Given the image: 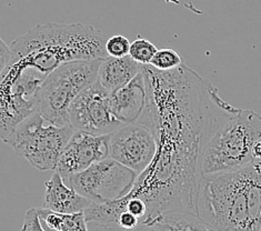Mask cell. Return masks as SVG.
I'll return each instance as SVG.
<instances>
[{
  "label": "cell",
  "instance_id": "6da1fadb",
  "mask_svg": "<svg viewBox=\"0 0 261 231\" xmlns=\"http://www.w3.org/2000/svg\"><path fill=\"white\" fill-rule=\"evenodd\" d=\"M146 106L138 121L156 140V153L128 193L147 206L145 223L170 212L196 215L201 157L209 140L240 109L182 64L169 71L142 65Z\"/></svg>",
  "mask_w": 261,
  "mask_h": 231
},
{
  "label": "cell",
  "instance_id": "7a4b0ae2",
  "mask_svg": "<svg viewBox=\"0 0 261 231\" xmlns=\"http://www.w3.org/2000/svg\"><path fill=\"white\" fill-rule=\"evenodd\" d=\"M196 215L216 231H261V159L201 176Z\"/></svg>",
  "mask_w": 261,
  "mask_h": 231
},
{
  "label": "cell",
  "instance_id": "3957f363",
  "mask_svg": "<svg viewBox=\"0 0 261 231\" xmlns=\"http://www.w3.org/2000/svg\"><path fill=\"white\" fill-rule=\"evenodd\" d=\"M107 40L100 29L80 22L37 24L12 41L9 66L46 78L66 62L106 58Z\"/></svg>",
  "mask_w": 261,
  "mask_h": 231
},
{
  "label": "cell",
  "instance_id": "277c9868",
  "mask_svg": "<svg viewBox=\"0 0 261 231\" xmlns=\"http://www.w3.org/2000/svg\"><path fill=\"white\" fill-rule=\"evenodd\" d=\"M261 139V116L241 110L209 140L201 157V176L237 170L254 160L253 146Z\"/></svg>",
  "mask_w": 261,
  "mask_h": 231
},
{
  "label": "cell",
  "instance_id": "5b68a950",
  "mask_svg": "<svg viewBox=\"0 0 261 231\" xmlns=\"http://www.w3.org/2000/svg\"><path fill=\"white\" fill-rule=\"evenodd\" d=\"M101 60H76L56 68L43 79L37 92V111L49 122L69 126L70 106L96 83Z\"/></svg>",
  "mask_w": 261,
  "mask_h": 231
},
{
  "label": "cell",
  "instance_id": "8992f818",
  "mask_svg": "<svg viewBox=\"0 0 261 231\" xmlns=\"http://www.w3.org/2000/svg\"><path fill=\"white\" fill-rule=\"evenodd\" d=\"M73 131L70 124L58 126L35 111L16 128L7 143L36 169L55 170Z\"/></svg>",
  "mask_w": 261,
  "mask_h": 231
},
{
  "label": "cell",
  "instance_id": "52a82bcc",
  "mask_svg": "<svg viewBox=\"0 0 261 231\" xmlns=\"http://www.w3.org/2000/svg\"><path fill=\"white\" fill-rule=\"evenodd\" d=\"M43 79L33 70L8 66L0 74V139L7 143L16 128L37 111V92Z\"/></svg>",
  "mask_w": 261,
  "mask_h": 231
},
{
  "label": "cell",
  "instance_id": "ba28073f",
  "mask_svg": "<svg viewBox=\"0 0 261 231\" xmlns=\"http://www.w3.org/2000/svg\"><path fill=\"white\" fill-rule=\"evenodd\" d=\"M138 176L136 171L120 162L106 158L82 172L72 174L68 186L91 202L103 203L128 195Z\"/></svg>",
  "mask_w": 261,
  "mask_h": 231
},
{
  "label": "cell",
  "instance_id": "9c48e42d",
  "mask_svg": "<svg viewBox=\"0 0 261 231\" xmlns=\"http://www.w3.org/2000/svg\"><path fill=\"white\" fill-rule=\"evenodd\" d=\"M69 123L74 130L92 135H109L123 124L111 112L109 91L98 80L72 101Z\"/></svg>",
  "mask_w": 261,
  "mask_h": 231
},
{
  "label": "cell",
  "instance_id": "30bf717a",
  "mask_svg": "<svg viewBox=\"0 0 261 231\" xmlns=\"http://www.w3.org/2000/svg\"><path fill=\"white\" fill-rule=\"evenodd\" d=\"M156 140L144 124L123 123L110 134L109 156L140 174L151 164L156 153Z\"/></svg>",
  "mask_w": 261,
  "mask_h": 231
},
{
  "label": "cell",
  "instance_id": "8fae6325",
  "mask_svg": "<svg viewBox=\"0 0 261 231\" xmlns=\"http://www.w3.org/2000/svg\"><path fill=\"white\" fill-rule=\"evenodd\" d=\"M109 135H92L74 130L61 152L56 166L57 171L68 185L74 173L86 170L95 162L108 158Z\"/></svg>",
  "mask_w": 261,
  "mask_h": 231
},
{
  "label": "cell",
  "instance_id": "7c38bea8",
  "mask_svg": "<svg viewBox=\"0 0 261 231\" xmlns=\"http://www.w3.org/2000/svg\"><path fill=\"white\" fill-rule=\"evenodd\" d=\"M146 83L141 71L122 88L109 92L110 109L121 123L137 122L146 106Z\"/></svg>",
  "mask_w": 261,
  "mask_h": 231
},
{
  "label": "cell",
  "instance_id": "4fadbf2b",
  "mask_svg": "<svg viewBox=\"0 0 261 231\" xmlns=\"http://www.w3.org/2000/svg\"><path fill=\"white\" fill-rule=\"evenodd\" d=\"M42 208L58 214H74L84 211L90 204V200L80 195L72 187L68 186L60 174L56 171L50 180L45 184Z\"/></svg>",
  "mask_w": 261,
  "mask_h": 231
},
{
  "label": "cell",
  "instance_id": "5bb4252c",
  "mask_svg": "<svg viewBox=\"0 0 261 231\" xmlns=\"http://www.w3.org/2000/svg\"><path fill=\"white\" fill-rule=\"evenodd\" d=\"M142 69V65L130 56L116 58L107 57L101 60L98 71V83L109 92L128 85Z\"/></svg>",
  "mask_w": 261,
  "mask_h": 231
},
{
  "label": "cell",
  "instance_id": "9a60e30c",
  "mask_svg": "<svg viewBox=\"0 0 261 231\" xmlns=\"http://www.w3.org/2000/svg\"><path fill=\"white\" fill-rule=\"evenodd\" d=\"M130 231H216L191 212H170Z\"/></svg>",
  "mask_w": 261,
  "mask_h": 231
},
{
  "label": "cell",
  "instance_id": "2e32d148",
  "mask_svg": "<svg viewBox=\"0 0 261 231\" xmlns=\"http://www.w3.org/2000/svg\"><path fill=\"white\" fill-rule=\"evenodd\" d=\"M40 219L48 227L58 231H88L84 211L74 214H58L51 210L38 209Z\"/></svg>",
  "mask_w": 261,
  "mask_h": 231
},
{
  "label": "cell",
  "instance_id": "e0dca14e",
  "mask_svg": "<svg viewBox=\"0 0 261 231\" xmlns=\"http://www.w3.org/2000/svg\"><path fill=\"white\" fill-rule=\"evenodd\" d=\"M182 64H185V62L181 56L175 49L171 48L160 49V50L154 54L153 58L150 61V66L160 71L173 70Z\"/></svg>",
  "mask_w": 261,
  "mask_h": 231
},
{
  "label": "cell",
  "instance_id": "ac0fdd59",
  "mask_svg": "<svg viewBox=\"0 0 261 231\" xmlns=\"http://www.w3.org/2000/svg\"><path fill=\"white\" fill-rule=\"evenodd\" d=\"M157 52V47L151 41L138 37L130 45L129 56L140 65H150V61Z\"/></svg>",
  "mask_w": 261,
  "mask_h": 231
},
{
  "label": "cell",
  "instance_id": "d6986e66",
  "mask_svg": "<svg viewBox=\"0 0 261 231\" xmlns=\"http://www.w3.org/2000/svg\"><path fill=\"white\" fill-rule=\"evenodd\" d=\"M130 45H132V42L128 40L127 37L122 35H116L106 42V53L110 57H125V56L129 55Z\"/></svg>",
  "mask_w": 261,
  "mask_h": 231
},
{
  "label": "cell",
  "instance_id": "ffe728a7",
  "mask_svg": "<svg viewBox=\"0 0 261 231\" xmlns=\"http://www.w3.org/2000/svg\"><path fill=\"white\" fill-rule=\"evenodd\" d=\"M21 231H46V229L42 226L38 209L32 208L24 214V220Z\"/></svg>",
  "mask_w": 261,
  "mask_h": 231
},
{
  "label": "cell",
  "instance_id": "44dd1931",
  "mask_svg": "<svg viewBox=\"0 0 261 231\" xmlns=\"http://www.w3.org/2000/svg\"><path fill=\"white\" fill-rule=\"evenodd\" d=\"M11 61V49L2 38H0V74H2Z\"/></svg>",
  "mask_w": 261,
  "mask_h": 231
},
{
  "label": "cell",
  "instance_id": "7402d4cb",
  "mask_svg": "<svg viewBox=\"0 0 261 231\" xmlns=\"http://www.w3.org/2000/svg\"><path fill=\"white\" fill-rule=\"evenodd\" d=\"M253 156L256 159H261V139H259L253 146Z\"/></svg>",
  "mask_w": 261,
  "mask_h": 231
},
{
  "label": "cell",
  "instance_id": "603a6c76",
  "mask_svg": "<svg viewBox=\"0 0 261 231\" xmlns=\"http://www.w3.org/2000/svg\"><path fill=\"white\" fill-rule=\"evenodd\" d=\"M41 222H42V226H43V228L46 229V231H58V230H55V229H53V228H50V227H48L47 224H46L45 222H43L42 220H41Z\"/></svg>",
  "mask_w": 261,
  "mask_h": 231
}]
</instances>
